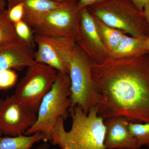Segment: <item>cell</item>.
Listing matches in <instances>:
<instances>
[{
    "label": "cell",
    "instance_id": "obj_12",
    "mask_svg": "<svg viewBox=\"0 0 149 149\" xmlns=\"http://www.w3.org/2000/svg\"><path fill=\"white\" fill-rule=\"evenodd\" d=\"M129 122L127 118L123 116L110 118L104 120V145L107 149L141 148L129 130Z\"/></svg>",
    "mask_w": 149,
    "mask_h": 149
},
{
    "label": "cell",
    "instance_id": "obj_6",
    "mask_svg": "<svg viewBox=\"0 0 149 149\" xmlns=\"http://www.w3.org/2000/svg\"><path fill=\"white\" fill-rule=\"evenodd\" d=\"M93 64L91 59L77 43L70 68V109L78 106L87 114L93 108L97 107L100 102V95L92 77Z\"/></svg>",
    "mask_w": 149,
    "mask_h": 149
},
{
    "label": "cell",
    "instance_id": "obj_14",
    "mask_svg": "<svg viewBox=\"0 0 149 149\" xmlns=\"http://www.w3.org/2000/svg\"><path fill=\"white\" fill-rule=\"evenodd\" d=\"M0 131V149H31L34 144L41 141L45 142L46 138L42 133H36L29 135H21L3 137Z\"/></svg>",
    "mask_w": 149,
    "mask_h": 149
},
{
    "label": "cell",
    "instance_id": "obj_11",
    "mask_svg": "<svg viewBox=\"0 0 149 149\" xmlns=\"http://www.w3.org/2000/svg\"><path fill=\"white\" fill-rule=\"evenodd\" d=\"M35 53V48L19 38L0 45V71L34 65Z\"/></svg>",
    "mask_w": 149,
    "mask_h": 149
},
{
    "label": "cell",
    "instance_id": "obj_16",
    "mask_svg": "<svg viewBox=\"0 0 149 149\" xmlns=\"http://www.w3.org/2000/svg\"><path fill=\"white\" fill-rule=\"evenodd\" d=\"M6 1L22 3L24 10L34 13H45L58 8L63 5L50 0H6Z\"/></svg>",
    "mask_w": 149,
    "mask_h": 149
},
{
    "label": "cell",
    "instance_id": "obj_15",
    "mask_svg": "<svg viewBox=\"0 0 149 149\" xmlns=\"http://www.w3.org/2000/svg\"><path fill=\"white\" fill-rule=\"evenodd\" d=\"M93 17L99 36L109 56V54L118 45L125 33L107 25L95 17Z\"/></svg>",
    "mask_w": 149,
    "mask_h": 149
},
{
    "label": "cell",
    "instance_id": "obj_25",
    "mask_svg": "<svg viewBox=\"0 0 149 149\" xmlns=\"http://www.w3.org/2000/svg\"><path fill=\"white\" fill-rule=\"evenodd\" d=\"M143 14L146 21L149 25V1L144 6Z\"/></svg>",
    "mask_w": 149,
    "mask_h": 149
},
{
    "label": "cell",
    "instance_id": "obj_1",
    "mask_svg": "<svg viewBox=\"0 0 149 149\" xmlns=\"http://www.w3.org/2000/svg\"><path fill=\"white\" fill-rule=\"evenodd\" d=\"M92 75L100 96L98 115L104 120L123 116L130 122H149V53L108 57L93 63Z\"/></svg>",
    "mask_w": 149,
    "mask_h": 149
},
{
    "label": "cell",
    "instance_id": "obj_20",
    "mask_svg": "<svg viewBox=\"0 0 149 149\" xmlns=\"http://www.w3.org/2000/svg\"><path fill=\"white\" fill-rule=\"evenodd\" d=\"M7 13L13 24L23 20L24 14V5L21 2H7Z\"/></svg>",
    "mask_w": 149,
    "mask_h": 149
},
{
    "label": "cell",
    "instance_id": "obj_22",
    "mask_svg": "<svg viewBox=\"0 0 149 149\" xmlns=\"http://www.w3.org/2000/svg\"><path fill=\"white\" fill-rule=\"evenodd\" d=\"M141 13H143L144 6L149 0H130Z\"/></svg>",
    "mask_w": 149,
    "mask_h": 149
},
{
    "label": "cell",
    "instance_id": "obj_5",
    "mask_svg": "<svg viewBox=\"0 0 149 149\" xmlns=\"http://www.w3.org/2000/svg\"><path fill=\"white\" fill-rule=\"evenodd\" d=\"M81 9L78 3L63 4L43 13L24 10L23 20L35 35L65 37L77 42L80 38Z\"/></svg>",
    "mask_w": 149,
    "mask_h": 149
},
{
    "label": "cell",
    "instance_id": "obj_3",
    "mask_svg": "<svg viewBox=\"0 0 149 149\" xmlns=\"http://www.w3.org/2000/svg\"><path fill=\"white\" fill-rule=\"evenodd\" d=\"M105 24L132 37L147 39L149 25L130 0H103L86 8Z\"/></svg>",
    "mask_w": 149,
    "mask_h": 149
},
{
    "label": "cell",
    "instance_id": "obj_26",
    "mask_svg": "<svg viewBox=\"0 0 149 149\" xmlns=\"http://www.w3.org/2000/svg\"><path fill=\"white\" fill-rule=\"evenodd\" d=\"M6 0H0V15L6 10V6H7Z\"/></svg>",
    "mask_w": 149,
    "mask_h": 149
},
{
    "label": "cell",
    "instance_id": "obj_27",
    "mask_svg": "<svg viewBox=\"0 0 149 149\" xmlns=\"http://www.w3.org/2000/svg\"><path fill=\"white\" fill-rule=\"evenodd\" d=\"M49 145L47 143V142H45L44 143L41 144L35 149H49Z\"/></svg>",
    "mask_w": 149,
    "mask_h": 149
},
{
    "label": "cell",
    "instance_id": "obj_19",
    "mask_svg": "<svg viewBox=\"0 0 149 149\" xmlns=\"http://www.w3.org/2000/svg\"><path fill=\"white\" fill-rule=\"evenodd\" d=\"M17 37L29 45L35 48V35L33 30L24 20L13 24Z\"/></svg>",
    "mask_w": 149,
    "mask_h": 149
},
{
    "label": "cell",
    "instance_id": "obj_28",
    "mask_svg": "<svg viewBox=\"0 0 149 149\" xmlns=\"http://www.w3.org/2000/svg\"><path fill=\"white\" fill-rule=\"evenodd\" d=\"M147 49L149 52V37L146 40Z\"/></svg>",
    "mask_w": 149,
    "mask_h": 149
},
{
    "label": "cell",
    "instance_id": "obj_21",
    "mask_svg": "<svg viewBox=\"0 0 149 149\" xmlns=\"http://www.w3.org/2000/svg\"><path fill=\"white\" fill-rule=\"evenodd\" d=\"M17 74L12 69L0 71V90H6L13 87L17 80Z\"/></svg>",
    "mask_w": 149,
    "mask_h": 149
},
{
    "label": "cell",
    "instance_id": "obj_8",
    "mask_svg": "<svg viewBox=\"0 0 149 149\" xmlns=\"http://www.w3.org/2000/svg\"><path fill=\"white\" fill-rule=\"evenodd\" d=\"M37 46L35 61L52 67L59 72L69 74L70 61L77 42L65 37L35 35Z\"/></svg>",
    "mask_w": 149,
    "mask_h": 149
},
{
    "label": "cell",
    "instance_id": "obj_23",
    "mask_svg": "<svg viewBox=\"0 0 149 149\" xmlns=\"http://www.w3.org/2000/svg\"><path fill=\"white\" fill-rule=\"evenodd\" d=\"M103 0H79L78 5L80 8H85L88 6L95 3L101 1Z\"/></svg>",
    "mask_w": 149,
    "mask_h": 149
},
{
    "label": "cell",
    "instance_id": "obj_4",
    "mask_svg": "<svg viewBox=\"0 0 149 149\" xmlns=\"http://www.w3.org/2000/svg\"><path fill=\"white\" fill-rule=\"evenodd\" d=\"M69 74L58 72L55 82L43 98L37 112V120L24 135L42 133L45 142L51 141L52 132L59 118L66 119L71 107V91Z\"/></svg>",
    "mask_w": 149,
    "mask_h": 149
},
{
    "label": "cell",
    "instance_id": "obj_29",
    "mask_svg": "<svg viewBox=\"0 0 149 149\" xmlns=\"http://www.w3.org/2000/svg\"></svg>",
    "mask_w": 149,
    "mask_h": 149
},
{
    "label": "cell",
    "instance_id": "obj_9",
    "mask_svg": "<svg viewBox=\"0 0 149 149\" xmlns=\"http://www.w3.org/2000/svg\"><path fill=\"white\" fill-rule=\"evenodd\" d=\"M37 114L13 95L0 99V131L10 136L24 135L35 124Z\"/></svg>",
    "mask_w": 149,
    "mask_h": 149
},
{
    "label": "cell",
    "instance_id": "obj_18",
    "mask_svg": "<svg viewBox=\"0 0 149 149\" xmlns=\"http://www.w3.org/2000/svg\"><path fill=\"white\" fill-rule=\"evenodd\" d=\"M13 24L9 19L5 11L0 15V45L19 39Z\"/></svg>",
    "mask_w": 149,
    "mask_h": 149
},
{
    "label": "cell",
    "instance_id": "obj_24",
    "mask_svg": "<svg viewBox=\"0 0 149 149\" xmlns=\"http://www.w3.org/2000/svg\"><path fill=\"white\" fill-rule=\"evenodd\" d=\"M54 2L61 4H73L78 3L79 0H50Z\"/></svg>",
    "mask_w": 149,
    "mask_h": 149
},
{
    "label": "cell",
    "instance_id": "obj_2",
    "mask_svg": "<svg viewBox=\"0 0 149 149\" xmlns=\"http://www.w3.org/2000/svg\"><path fill=\"white\" fill-rule=\"evenodd\" d=\"M98 109L93 108L87 114L78 106L70 108V130H65V119L59 118L52 132L51 143L61 149H107L104 120L98 115Z\"/></svg>",
    "mask_w": 149,
    "mask_h": 149
},
{
    "label": "cell",
    "instance_id": "obj_10",
    "mask_svg": "<svg viewBox=\"0 0 149 149\" xmlns=\"http://www.w3.org/2000/svg\"><path fill=\"white\" fill-rule=\"evenodd\" d=\"M80 32L77 44L93 63H100L109 57L97 31L94 17L86 8L81 9Z\"/></svg>",
    "mask_w": 149,
    "mask_h": 149
},
{
    "label": "cell",
    "instance_id": "obj_7",
    "mask_svg": "<svg viewBox=\"0 0 149 149\" xmlns=\"http://www.w3.org/2000/svg\"><path fill=\"white\" fill-rule=\"evenodd\" d=\"M58 71L42 63L27 68L13 95L31 111L37 113L44 97L55 82Z\"/></svg>",
    "mask_w": 149,
    "mask_h": 149
},
{
    "label": "cell",
    "instance_id": "obj_17",
    "mask_svg": "<svg viewBox=\"0 0 149 149\" xmlns=\"http://www.w3.org/2000/svg\"><path fill=\"white\" fill-rule=\"evenodd\" d=\"M129 130L137 140L139 147L146 146L149 149V122H129Z\"/></svg>",
    "mask_w": 149,
    "mask_h": 149
},
{
    "label": "cell",
    "instance_id": "obj_13",
    "mask_svg": "<svg viewBox=\"0 0 149 149\" xmlns=\"http://www.w3.org/2000/svg\"><path fill=\"white\" fill-rule=\"evenodd\" d=\"M146 40L130 37L124 34L116 49L109 54V57L113 58H130L149 53Z\"/></svg>",
    "mask_w": 149,
    "mask_h": 149
}]
</instances>
